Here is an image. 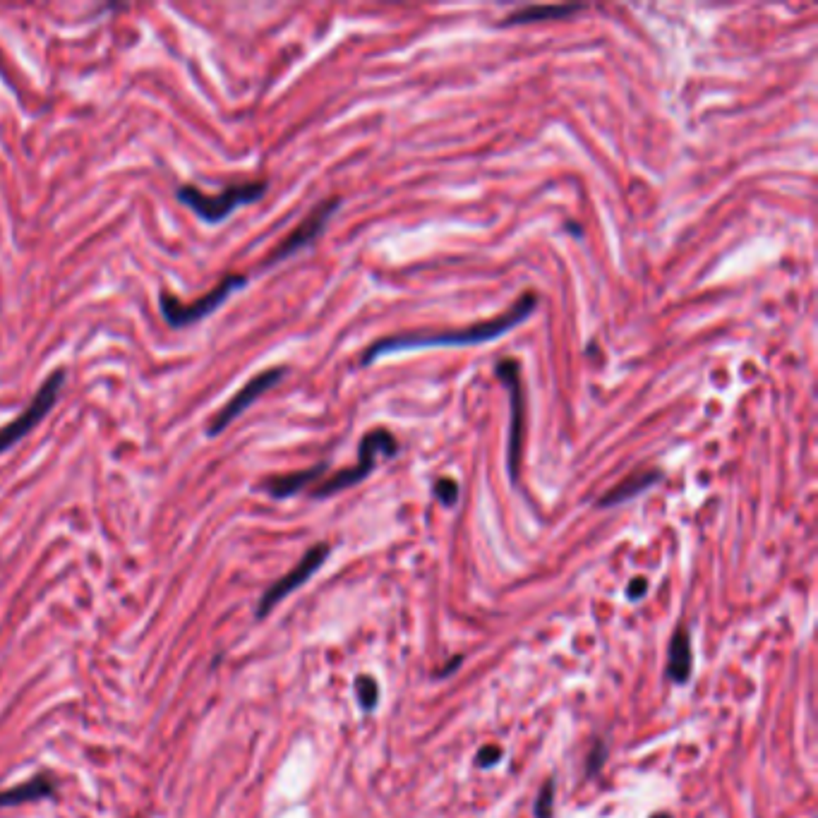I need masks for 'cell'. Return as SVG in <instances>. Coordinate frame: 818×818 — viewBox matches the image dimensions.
I'll return each instance as SVG.
<instances>
[{
    "mask_svg": "<svg viewBox=\"0 0 818 818\" xmlns=\"http://www.w3.org/2000/svg\"><path fill=\"white\" fill-rule=\"evenodd\" d=\"M286 375H288V368L281 365V368H269V370L260 372V375L252 377V380L248 384H243V389H240V392L233 396V399L228 401V404L221 408V411L216 413L212 420H209L207 435L209 437L221 435V432H224L226 427L238 418V415H243L245 411H248V408L255 404V401L260 399L264 392H269V389L276 387V384L284 380Z\"/></svg>",
    "mask_w": 818,
    "mask_h": 818,
    "instance_id": "7",
    "label": "cell"
},
{
    "mask_svg": "<svg viewBox=\"0 0 818 818\" xmlns=\"http://www.w3.org/2000/svg\"><path fill=\"white\" fill-rule=\"evenodd\" d=\"M461 663H463V655H456V658H451L449 663H447V667H444V670H439V672H435V679H447L451 672H456L461 667Z\"/></svg>",
    "mask_w": 818,
    "mask_h": 818,
    "instance_id": "21",
    "label": "cell"
},
{
    "mask_svg": "<svg viewBox=\"0 0 818 818\" xmlns=\"http://www.w3.org/2000/svg\"><path fill=\"white\" fill-rule=\"evenodd\" d=\"M605 761H607V744L603 742V739H598V742L593 744V749L588 751V759H586V775H588V778L603 771Z\"/></svg>",
    "mask_w": 818,
    "mask_h": 818,
    "instance_id": "17",
    "label": "cell"
},
{
    "mask_svg": "<svg viewBox=\"0 0 818 818\" xmlns=\"http://www.w3.org/2000/svg\"><path fill=\"white\" fill-rule=\"evenodd\" d=\"M651 818H672V814H667V811H658V814H653Z\"/></svg>",
    "mask_w": 818,
    "mask_h": 818,
    "instance_id": "22",
    "label": "cell"
},
{
    "mask_svg": "<svg viewBox=\"0 0 818 818\" xmlns=\"http://www.w3.org/2000/svg\"><path fill=\"white\" fill-rule=\"evenodd\" d=\"M552 814H555V778H547L533 804V816L552 818Z\"/></svg>",
    "mask_w": 818,
    "mask_h": 818,
    "instance_id": "16",
    "label": "cell"
},
{
    "mask_svg": "<svg viewBox=\"0 0 818 818\" xmlns=\"http://www.w3.org/2000/svg\"><path fill=\"white\" fill-rule=\"evenodd\" d=\"M65 377H68V372H65L63 368L51 372V375L46 377V382L39 387V392L34 394V399L29 401V406L24 408V411L17 415L12 423L0 427V454L8 451L10 447H15L22 437H27L29 432H32L34 427L39 425L48 413H51V408L56 406V399L60 394V387H63Z\"/></svg>",
    "mask_w": 818,
    "mask_h": 818,
    "instance_id": "6",
    "label": "cell"
},
{
    "mask_svg": "<svg viewBox=\"0 0 818 818\" xmlns=\"http://www.w3.org/2000/svg\"><path fill=\"white\" fill-rule=\"evenodd\" d=\"M499 759H502V749L497 747V744H487L478 751V756H475V766L478 768H492L497 766Z\"/></svg>",
    "mask_w": 818,
    "mask_h": 818,
    "instance_id": "19",
    "label": "cell"
},
{
    "mask_svg": "<svg viewBox=\"0 0 818 818\" xmlns=\"http://www.w3.org/2000/svg\"><path fill=\"white\" fill-rule=\"evenodd\" d=\"M660 480H663V471H660V468H639V471L627 475L622 483H617L615 487H612L610 492H605V495L598 499V507L605 509V507H617V504L629 502V499H634L636 495H641V492H646L648 487L660 483Z\"/></svg>",
    "mask_w": 818,
    "mask_h": 818,
    "instance_id": "11",
    "label": "cell"
},
{
    "mask_svg": "<svg viewBox=\"0 0 818 818\" xmlns=\"http://www.w3.org/2000/svg\"><path fill=\"white\" fill-rule=\"evenodd\" d=\"M435 497L444 504V507H454L456 499H459V485H456V480H451V478L437 480Z\"/></svg>",
    "mask_w": 818,
    "mask_h": 818,
    "instance_id": "18",
    "label": "cell"
},
{
    "mask_svg": "<svg viewBox=\"0 0 818 818\" xmlns=\"http://www.w3.org/2000/svg\"><path fill=\"white\" fill-rule=\"evenodd\" d=\"M694 672V648H691V634L689 629L677 627L670 639V648H667V667L665 677L675 684H687Z\"/></svg>",
    "mask_w": 818,
    "mask_h": 818,
    "instance_id": "10",
    "label": "cell"
},
{
    "mask_svg": "<svg viewBox=\"0 0 818 818\" xmlns=\"http://www.w3.org/2000/svg\"><path fill=\"white\" fill-rule=\"evenodd\" d=\"M339 204H341L339 197H332V200H324L322 204H317V207L312 209V212L305 216V219L300 221V224L293 228V231L288 233V236L281 240L279 245H276L272 255L264 260V267H269V264H276V262L286 260V257L296 255L298 250H303L305 245L312 243V240L320 238V233L324 231V226H327V221L332 219L336 209H339Z\"/></svg>",
    "mask_w": 818,
    "mask_h": 818,
    "instance_id": "9",
    "label": "cell"
},
{
    "mask_svg": "<svg viewBox=\"0 0 818 818\" xmlns=\"http://www.w3.org/2000/svg\"><path fill=\"white\" fill-rule=\"evenodd\" d=\"M245 284H248V276L245 274H228L212 288V291L207 293V296L195 300V303H183V300L171 296L168 291H161L159 293L161 317H164V320L171 324L173 329L190 327V324L200 322L207 315H212V312L219 310V305H224L226 300Z\"/></svg>",
    "mask_w": 818,
    "mask_h": 818,
    "instance_id": "4",
    "label": "cell"
},
{
    "mask_svg": "<svg viewBox=\"0 0 818 818\" xmlns=\"http://www.w3.org/2000/svg\"><path fill=\"white\" fill-rule=\"evenodd\" d=\"M356 694H358L360 706H363V711H368V713L375 711L377 703H380V687H377V682L370 675H363L356 679Z\"/></svg>",
    "mask_w": 818,
    "mask_h": 818,
    "instance_id": "15",
    "label": "cell"
},
{
    "mask_svg": "<svg viewBox=\"0 0 818 818\" xmlns=\"http://www.w3.org/2000/svg\"><path fill=\"white\" fill-rule=\"evenodd\" d=\"M495 375L504 389L509 392V406H511V423H509V475L511 480L519 478L521 468V449H523V420H526V396H523V380H521V363L514 358H502L497 363Z\"/></svg>",
    "mask_w": 818,
    "mask_h": 818,
    "instance_id": "5",
    "label": "cell"
},
{
    "mask_svg": "<svg viewBox=\"0 0 818 818\" xmlns=\"http://www.w3.org/2000/svg\"><path fill=\"white\" fill-rule=\"evenodd\" d=\"M329 468L327 461L317 463V466L312 468H305V471H298V473H288V475H276V478H269L267 483L262 487L269 492V495L276 497V499H286L291 495H298L303 487H308L312 483H320L324 471Z\"/></svg>",
    "mask_w": 818,
    "mask_h": 818,
    "instance_id": "12",
    "label": "cell"
},
{
    "mask_svg": "<svg viewBox=\"0 0 818 818\" xmlns=\"http://www.w3.org/2000/svg\"><path fill=\"white\" fill-rule=\"evenodd\" d=\"M329 552H332V547H329L327 543H320V545L310 547V550L305 552L303 559H300L296 567L288 571L286 576H281L279 581L272 583V588H269V591L262 595L260 610H257V615L264 617L269 610H272L274 605H279L281 600L286 598V595H291L293 591H298V588L303 586L305 581H310L312 576H315L317 571H320L322 564L327 562Z\"/></svg>",
    "mask_w": 818,
    "mask_h": 818,
    "instance_id": "8",
    "label": "cell"
},
{
    "mask_svg": "<svg viewBox=\"0 0 818 818\" xmlns=\"http://www.w3.org/2000/svg\"><path fill=\"white\" fill-rule=\"evenodd\" d=\"M267 188V180H245V183L226 185L219 195H207V192L195 188V185H180L176 190V197L185 207H190L192 212L200 216L202 221L221 224V221H226L243 204L262 200Z\"/></svg>",
    "mask_w": 818,
    "mask_h": 818,
    "instance_id": "2",
    "label": "cell"
},
{
    "mask_svg": "<svg viewBox=\"0 0 818 818\" xmlns=\"http://www.w3.org/2000/svg\"><path fill=\"white\" fill-rule=\"evenodd\" d=\"M53 792V785L46 778H36L32 783L12 787V790L0 792V807H15L22 802H34V799H44Z\"/></svg>",
    "mask_w": 818,
    "mask_h": 818,
    "instance_id": "14",
    "label": "cell"
},
{
    "mask_svg": "<svg viewBox=\"0 0 818 818\" xmlns=\"http://www.w3.org/2000/svg\"><path fill=\"white\" fill-rule=\"evenodd\" d=\"M646 593H648V581L643 579V576H636V579L631 581L629 586H627V595H629L631 603H639V600H641Z\"/></svg>",
    "mask_w": 818,
    "mask_h": 818,
    "instance_id": "20",
    "label": "cell"
},
{
    "mask_svg": "<svg viewBox=\"0 0 818 818\" xmlns=\"http://www.w3.org/2000/svg\"><path fill=\"white\" fill-rule=\"evenodd\" d=\"M535 308H538V293L526 291L523 296L504 310L502 315L492 317V320L468 324V327H447V329H418V332H404L394 336H384V339L375 341L363 353L360 363L370 365L372 360L384 356V353H399V351H413V348H435V346H475L485 344V341H495L504 336L516 324H521L526 317H531Z\"/></svg>",
    "mask_w": 818,
    "mask_h": 818,
    "instance_id": "1",
    "label": "cell"
},
{
    "mask_svg": "<svg viewBox=\"0 0 818 818\" xmlns=\"http://www.w3.org/2000/svg\"><path fill=\"white\" fill-rule=\"evenodd\" d=\"M396 451H399V444H396L392 432L384 430V427L370 430L368 435L363 437V442H360L356 466H351V468H346V471H339V473L329 475V478L320 480V483L312 487V497L315 499L332 497L336 495V492L348 490V487L363 483V480L368 478L372 471H375L377 459H380V456H394Z\"/></svg>",
    "mask_w": 818,
    "mask_h": 818,
    "instance_id": "3",
    "label": "cell"
},
{
    "mask_svg": "<svg viewBox=\"0 0 818 818\" xmlns=\"http://www.w3.org/2000/svg\"><path fill=\"white\" fill-rule=\"evenodd\" d=\"M586 10L583 5H535V8H523L511 12L499 22V27H519V24L531 22H545V20H564V17L574 15V12Z\"/></svg>",
    "mask_w": 818,
    "mask_h": 818,
    "instance_id": "13",
    "label": "cell"
}]
</instances>
